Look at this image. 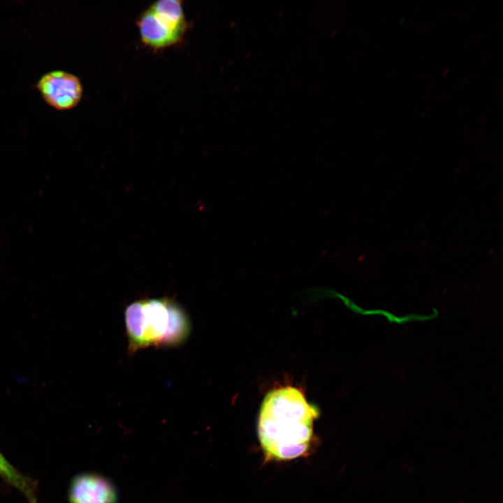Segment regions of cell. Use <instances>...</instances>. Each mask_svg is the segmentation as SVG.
I'll return each mask as SVG.
<instances>
[{
  "instance_id": "obj_1",
  "label": "cell",
  "mask_w": 503,
  "mask_h": 503,
  "mask_svg": "<svg viewBox=\"0 0 503 503\" xmlns=\"http://www.w3.org/2000/svg\"><path fill=\"white\" fill-rule=\"evenodd\" d=\"M319 410L304 393L293 386L274 388L265 396L260 409L258 435L269 458L291 460L304 454L313 435Z\"/></svg>"
},
{
  "instance_id": "obj_2",
  "label": "cell",
  "mask_w": 503,
  "mask_h": 503,
  "mask_svg": "<svg viewBox=\"0 0 503 503\" xmlns=\"http://www.w3.org/2000/svg\"><path fill=\"white\" fill-rule=\"evenodd\" d=\"M125 325L130 352L150 347H174L189 337L187 314L171 299H143L129 305Z\"/></svg>"
},
{
  "instance_id": "obj_3",
  "label": "cell",
  "mask_w": 503,
  "mask_h": 503,
  "mask_svg": "<svg viewBox=\"0 0 503 503\" xmlns=\"http://www.w3.org/2000/svg\"><path fill=\"white\" fill-rule=\"evenodd\" d=\"M141 41L159 50L178 44L187 29L184 16L149 7L137 20Z\"/></svg>"
},
{
  "instance_id": "obj_4",
  "label": "cell",
  "mask_w": 503,
  "mask_h": 503,
  "mask_svg": "<svg viewBox=\"0 0 503 503\" xmlns=\"http://www.w3.org/2000/svg\"><path fill=\"white\" fill-rule=\"evenodd\" d=\"M37 88L45 101L58 110L75 107L83 92L80 79L74 74L61 70L44 74L38 80Z\"/></svg>"
},
{
  "instance_id": "obj_5",
  "label": "cell",
  "mask_w": 503,
  "mask_h": 503,
  "mask_svg": "<svg viewBox=\"0 0 503 503\" xmlns=\"http://www.w3.org/2000/svg\"><path fill=\"white\" fill-rule=\"evenodd\" d=\"M70 503H116L117 493L111 482L95 474L75 476L68 488Z\"/></svg>"
},
{
  "instance_id": "obj_6",
  "label": "cell",
  "mask_w": 503,
  "mask_h": 503,
  "mask_svg": "<svg viewBox=\"0 0 503 503\" xmlns=\"http://www.w3.org/2000/svg\"><path fill=\"white\" fill-rule=\"evenodd\" d=\"M0 477L6 483L18 490L29 503H38L36 481L22 474L1 451Z\"/></svg>"
}]
</instances>
